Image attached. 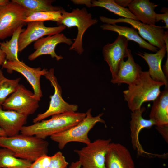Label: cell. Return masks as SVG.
Masks as SVG:
<instances>
[{"label": "cell", "mask_w": 168, "mask_h": 168, "mask_svg": "<svg viewBox=\"0 0 168 168\" xmlns=\"http://www.w3.org/2000/svg\"><path fill=\"white\" fill-rule=\"evenodd\" d=\"M62 15L61 10L58 11H52L35 12L30 14L23 21L27 23L29 22L47 21H51L58 23L61 18Z\"/></svg>", "instance_id": "83f0119b"}, {"label": "cell", "mask_w": 168, "mask_h": 168, "mask_svg": "<svg viewBox=\"0 0 168 168\" xmlns=\"http://www.w3.org/2000/svg\"><path fill=\"white\" fill-rule=\"evenodd\" d=\"M163 39L166 48L167 54H168V31H165Z\"/></svg>", "instance_id": "d590c367"}, {"label": "cell", "mask_w": 168, "mask_h": 168, "mask_svg": "<svg viewBox=\"0 0 168 168\" xmlns=\"http://www.w3.org/2000/svg\"><path fill=\"white\" fill-rule=\"evenodd\" d=\"M27 117L16 111L5 110L0 105V128L7 136L11 137L19 134L27 122Z\"/></svg>", "instance_id": "d6986e66"}, {"label": "cell", "mask_w": 168, "mask_h": 168, "mask_svg": "<svg viewBox=\"0 0 168 168\" xmlns=\"http://www.w3.org/2000/svg\"><path fill=\"white\" fill-rule=\"evenodd\" d=\"M40 101L34 93L20 84L16 90L7 98L2 107L4 110L14 111L28 117L37 110Z\"/></svg>", "instance_id": "ba28073f"}, {"label": "cell", "mask_w": 168, "mask_h": 168, "mask_svg": "<svg viewBox=\"0 0 168 168\" xmlns=\"http://www.w3.org/2000/svg\"><path fill=\"white\" fill-rule=\"evenodd\" d=\"M99 18L102 22L107 24L120 22L129 24L137 29L142 38L147 40L151 45L160 49L165 45L163 39L165 31L163 26L145 24L139 21L123 17L112 19L100 16Z\"/></svg>", "instance_id": "30bf717a"}, {"label": "cell", "mask_w": 168, "mask_h": 168, "mask_svg": "<svg viewBox=\"0 0 168 168\" xmlns=\"http://www.w3.org/2000/svg\"><path fill=\"white\" fill-rule=\"evenodd\" d=\"M7 136L5 131L0 128V137Z\"/></svg>", "instance_id": "ab89813d"}, {"label": "cell", "mask_w": 168, "mask_h": 168, "mask_svg": "<svg viewBox=\"0 0 168 168\" xmlns=\"http://www.w3.org/2000/svg\"><path fill=\"white\" fill-rule=\"evenodd\" d=\"M166 52L165 45L156 53L138 52L136 54L142 58L147 63L148 73L152 79L163 82L165 87H168V79L165 75L161 68V63Z\"/></svg>", "instance_id": "ac0fdd59"}, {"label": "cell", "mask_w": 168, "mask_h": 168, "mask_svg": "<svg viewBox=\"0 0 168 168\" xmlns=\"http://www.w3.org/2000/svg\"><path fill=\"white\" fill-rule=\"evenodd\" d=\"M68 165L62 152L58 151L50 156L48 168H66Z\"/></svg>", "instance_id": "f1b7e54d"}, {"label": "cell", "mask_w": 168, "mask_h": 168, "mask_svg": "<svg viewBox=\"0 0 168 168\" xmlns=\"http://www.w3.org/2000/svg\"><path fill=\"white\" fill-rule=\"evenodd\" d=\"M144 106L131 113V120L130 122V128L131 131V142L133 149L136 150L139 155L149 156L154 155L149 154L145 151L142 148L139 140V133L144 128L149 129L153 125H155V123L152 120L144 119L142 114L146 110Z\"/></svg>", "instance_id": "9a60e30c"}, {"label": "cell", "mask_w": 168, "mask_h": 168, "mask_svg": "<svg viewBox=\"0 0 168 168\" xmlns=\"http://www.w3.org/2000/svg\"><path fill=\"white\" fill-rule=\"evenodd\" d=\"M50 160V156L43 155L32 162L29 168H48Z\"/></svg>", "instance_id": "f546056e"}, {"label": "cell", "mask_w": 168, "mask_h": 168, "mask_svg": "<svg viewBox=\"0 0 168 168\" xmlns=\"http://www.w3.org/2000/svg\"><path fill=\"white\" fill-rule=\"evenodd\" d=\"M12 0L26 10L29 12V15L32 13L35 12L58 11L62 9L61 7L52 5V3L54 2V0Z\"/></svg>", "instance_id": "603a6c76"}, {"label": "cell", "mask_w": 168, "mask_h": 168, "mask_svg": "<svg viewBox=\"0 0 168 168\" xmlns=\"http://www.w3.org/2000/svg\"><path fill=\"white\" fill-rule=\"evenodd\" d=\"M103 30H107L116 32L119 35L124 36L128 40H131L137 43L139 46L150 51L156 52L158 48L150 44L145 41L138 35V32L133 27L121 26L116 24H105L100 26Z\"/></svg>", "instance_id": "7402d4cb"}, {"label": "cell", "mask_w": 168, "mask_h": 168, "mask_svg": "<svg viewBox=\"0 0 168 168\" xmlns=\"http://www.w3.org/2000/svg\"><path fill=\"white\" fill-rule=\"evenodd\" d=\"M157 130L161 135L165 141L168 142V126H156Z\"/></svg>", "instance_id": "1f68e13d"}, {"label": "cell", "mask_w": 168, "mask_h": 168, "mask_svg": "<svg viewBox=\"0 0 168 168\" xmlns=\"http://www.w3.org/2000/svg\"><path fill=\"white\" fill-rule=\"evenodd\" d=\"M20 78L9 79L5 77L0 69V105H2L8 96L17 89Z\"/></svg>", "instance_id": "4316f807"}, {"label": "cell", "mask_w": 168, "mask_h": 168, "mask_svg": "<svg viewBox=\"0 0 168 168\" xmlns=\"http://www.w3.org/2000/svg\"><path fill=\"white\" fill-rule=\"evenodd\" d=\"M49 143L35 136L21 133L11 137H0V147L11 150L15 156L33 162L47 155Z\"/></svg>", "instance_id": "6da1fadb"}, {"label": "cell", "mask_w": 168, "mask_h": 168, "mask_svg": "<svg viewBox=\"0 0 168 168\" xmlns=\"http://www.w3.org/2000/svg\"><path fill=\"white\" fill-rule=\"evenodd\" d=\"M142 71L141 67L135 62L129 49L127 60L120 62L117 74L111 82L118 85L122 83L129 85L136 81Z\"/></svg>", "instance_id": "e0dca14e"}, {"label": "cell", "mask_w": 168, "mask_h": 168, "mask_svg": "<svg viewBox=\"0 0 168 168\" xmlns=\"http://www.w3.org/2000/svg\"><path fill=\"white\" fill-rule=\"evenodd\" d=\"M86 113L69 112L54 115L48 120L24 126L20 133L35 136L45 139L48 136L67 130L76 125L86 117Z\"/></svg>", "instance_id": "7a4b0ae2"}, {"label": "cell", "mask_w": 168, "mask_h": 168, "mask_svg": "<svg viewBox=\"0 0 168 168\" xmlns=\"http://www.w3.org/2000/svg\"><path fill=\"white\" fill-rule=\"evenodd\" d=\"M163 72L166 77L168 79V54H167V58L164 65L163 66Z\"/></svg>", "instance_id": "e575fe53"}, {"label": "cell", "mask_w": 168, "mask_h": 168, "mask_svg": "<svg viewBox=\"0 0 168 168\" xmlns=\"http://www.w3.org/2000/svg\"><path fill=\"white\" fill-rule=\"evenodd\" d=\"M128 41L124 36L119 35L113 43L107 44L103 48L104 59L109 66L112 79L116 76L120 62L128 57Z\"/></svg>", "instance_id": "4fadbf2b"}, {"label": "cell", "mask_w": 168, "mask_h": 168, "mask_svg": "<svg viewBox=\"0 0 168 168\" xmlns=\"http://www.w3.org/2000/svg\"><path fill=\"white\" fill-rule=\"evenodd\" d=\"M111 139H98L74 152L79 156L82 168H105V156Z\"/></svg>", "instance_id": "52a82bcc"}, {"label": "cell", "mask_w": 168, "mask_h": 168, "mask_svg": "<svg viewBox=\"0 0 168 168\" xmlns=\"http://www.w3.org/2000/svg\"><path fill=\"white\" fill-rule=\"evenodd\" d=\"M2 66L8 73H12L14 71L22 75L31 86L35 96L40 100L43 95L40 79L41 76H44L48 71L47 69L32 68L20 60L9 61L6 60Z\"/></svg>", "instance_id": "8fae6325"}, {"label": "cell", "mask_w": 168, "mask_h": 168, "mask_svg": "<svg viewBox=\"0 0 168 168\" xmlns=\"http://www.w3.org/2000/svg\"><path fill=\"white\" fill-rule=\"evenodd\" d=\"M23 26H20L15 31L9 40L0 42V49L6 55V60L9 61L19 60L18 58V44L20 34L24 31Z\"/></svg>", "instance_id": "d4e9b609"}, {"label": "cell", "mask_w": 168, "mask_h": 168, "mask_svg": "<svg viewBox=\"0 0 168 168\" xmlns=\"http://www.w3.org/2000/svg\"><path fill=\"white\" fill-rule=\"evenodd\" d=\"M105 168H135L128 149L119 143H110L105 156Z\"/></svg>", "instance_id": "2e32d148"}, {"label": "cell", "mask_w": 168, "mask_h": 168, "mask_svg": "<svg viewBox=\"0 0 168 168\" xmlns=\"http://www.w3.org/2000/svg\"><path fill=\"white\" fill-rule=\"evenodd\" d=\"M158 6L149 0H133L128 7L139 21L145 24L155 25L156 13L154 9Z\"/></svg>", "instance_id": "ffe728a7"}, {"label": "cell", "mask_w": 168, "mask_h": 168, "mask_svg": "<svg viewBox=\"0 0 168 168\" xmlns=\"http://www.w3.org/2000/svg\"><path fill=\"white\" fill-rule=\"evenodd\" d=\"M149 117L156 126H168V87H165L153 101Z\"/></svg>", "instance_id": "44dd1931"}, {"label": "cell", "mask_w": 168, "mask_h": 168, "mask_svg": "<svg viewBox=\"0 0 168 168\" xmlns=\"http://www.w3.org/2000/svg\"><path fill=\"white\" fill-rule=\"evenodd\" d=\"M32 162L16 157L9 149H0V168H29Z\"/></svg>", "instance_id": "cb8c5ba5"}, {"label": "cell", "mask_w": 168, "mask_h": 168, "mask_svg": "<svg viewBox=\"0 0 168 168\" xmlns=\"http://www.w3.org/2000/svg\"><path fill=\"white\" fill-rule=\"evenodd\" d=\"M9 1L8 0H0V6L5 5Z\"/></svg>", "instance_id": "f35d334b"}, {"label": "cell", "mask_w": 168, "mask_h": 168, "mask_svg": "<svg viewBox=\"0 0 168 168\" xmlns=\"http://www.w3.org/2000/svg\"><path fill=\"white\" fill-rule=\"evenodd\" d=\"M6 60L5 54L0 49V66L2 65Z\"/></svg>", "instance_id": "8d00e7d4"}, {"label": "cell", "mask_w": 168, "mask_h": 168, "mask_svg": "<svg viewBox=\"0 0 168 168\" xmlns=\"http://www.w3.org/2000/svg\"><path fill=\"white\" fill-rule=\"evenodd\" d=\"M29 15L27 11L12 0L0 6V40L12 35L20 26L27 23L23 20Z\"/></svg>", "instance_id": "8992f818"}, {"label": "cell", "mask_w": 168, "mask_h": 168, "mask_svg": "<svg viewBox=\"0 0 168 168\" xmlns=\"http://www.w3.org/2000/svg\"><path fill=\"white\" fill-rule=\"evenodd\" d=\"M61 43L70 45L73 43L72 40L61 33L41 38L34 43L33 46L35 51L28 56V59L33 61L40 56L45 54L50 55L58 61L63 59V57L58 55L55 51L57 45Z\"/></svg>", "instance_id": "5bb4252c"}, {"label": "cell", "mask_w": 168, "mask_h": 168, "mask_svg": "<svg viewBox=\"0 0 168 168\" xmlns=\"http://www.w3.org/2000/svg\"><path fill=\"white\" fill-rule=\"evenodd\" d=\"M49 80L54 90V94L50 96V101L48 109L44 113L38 114L33 119L34 123L41 121L52 115L76 112L78 106L75 104H69L63 99L62 96V89L54 75V69L50 68L44 75Z\"/></svg>", "instance_id": "9c48e42d"}, {"label": "cell", "mask_w": 168, "mask_h": 168, "mask_svg": "<svg viewBox=\"0 0 168 168\" xmlns=\"http://www.w3.org/2000/svg\"><path fill=\"white\" fill-rule=\"evenodd\" d=\"M92 7L104 8L123 18L139 21L128 8L121 7L115 2L114 0H91Z\"/></svg>", "instance_id": "484cf974"}, {"label": "cell", "mask_w": 168, "mask_h": 168, "mask_svg": "<svg viewBox=\"0 0 168 168\" xmlns=\"http://www.w3.org/2000/svg\"><path fill=\"white\" fill-rule=\"evenodd\" d=\"M81 163L78 161L75 162H72L69 168H81Z\"/></svg>", "instance_id": "74e56055"}, {"label": "cell", "mask_w": 168, "mask_h": 168, "mask_svg": "<svg viewBox=\"0 0 168 168\" xmlns=\"http://www.w3.org/2000/svg\"><path fill=\"white\" fill-rule=\"evenodd\" d=\"M61 12L62 18L57 24L68 28L77 27V34L69 50H74L81 54L84 50L82 47L83 35L87 29L97 23L98 20L93 18L91 14L88 13L85 8L74 9L71 12H68L62 8Z\"/></svg>", "instance_id": "5b68a950"}, {"label": "cell", "mask_w": 168, "mask_h": 168, "mask_svg": "<svg viewBox=\"0 0 168 168\" xmlns=\"http://www.w3.org/2000/svg\"><path fill=\"white\" fill-rule=\"evenodd\" d=\"M27 23L26 29L20 34L19 37L18 44L19 52H22L32 43L44 36L60 33L66 28L63 25L53 27H46L44 21H35Z\"/></svg>", "instance_id": "7c38bea8"}, {"label": "cell", "mask_w": 168, "mask_h": 168, "mask_svg": "<svg viewBox=\"0 0 168 168\" xmlns=\"http://www.w3.org/2000/svg\"><path fill=\"white\" fill-rule=\"evenodd\" d=\"M73 3L76 4H84L88 7H92L91 0H72Z\"/></svg>", "instance_id": "836d02e7"}, {"label": "cell", "mask_w": 168, "mask_h": 168, "mask_svg": "<svg viewBox=\"0 0 168 168\" xmlns=\"http://www.w3.org/2000/svg\"><path fill=\"white\" fill-rule=\"evenodd\" d=\"M116 3L120 6L125 8L128 7L129 4L132 2V0H114Z\"/></svg>", "instance_id": "d6a6232c"}, {"label": "cell", "mask_w": 168, "mask_h": 168, "mask_svg": "<svg viewBox=\"0 0 168 168\" xmlns=\"http://www.w3.org/2000/svg\"><path fill=\"white\" fill-rule=\"evenodd\" d=\"M91 109H88L86 117L76 125L65 131L53 134L51 139L58 144L60 149H63L68 143L78 142L87 145L91 142L88 137L89 131L96 124L100 122L105 124V121L101 117L103 113L93 117L91 114Z\"/></svg>", "instance_id": "277c9868"}, {"label": "cell", "mask_w": 168, "mask_h": 168, "mask_svg": "<svg viewBox=\"0 0 168 168\" xmlns=\"http://www.w3.org/2000/svg\"><path fill=\"white\" fill-rule=\"evenodd\" d=\"M163 83L152 78L148 71H142L138 79L124 91V100L132 112L140 109L144 102L154 101L161 92Z\"/></svg>", "instance_id": "3957f363"}, {"label": "cell", "mask_w": 168, "mask_h": 168, "mask_svg": "<svg viewBox=\"0 0 168 168\" xmlns=\"http://www.w3.org/2000/svg\"><path fill=\"white\" fill-rule=\"evenodd\" d=\"M161 10L163 14H156V22H157L160 20L163 21L165 24V26H163V28H168V11L166 8H162Z\"/></svg>", "instance_id": "4dcf8cb0"}]
</instances>
